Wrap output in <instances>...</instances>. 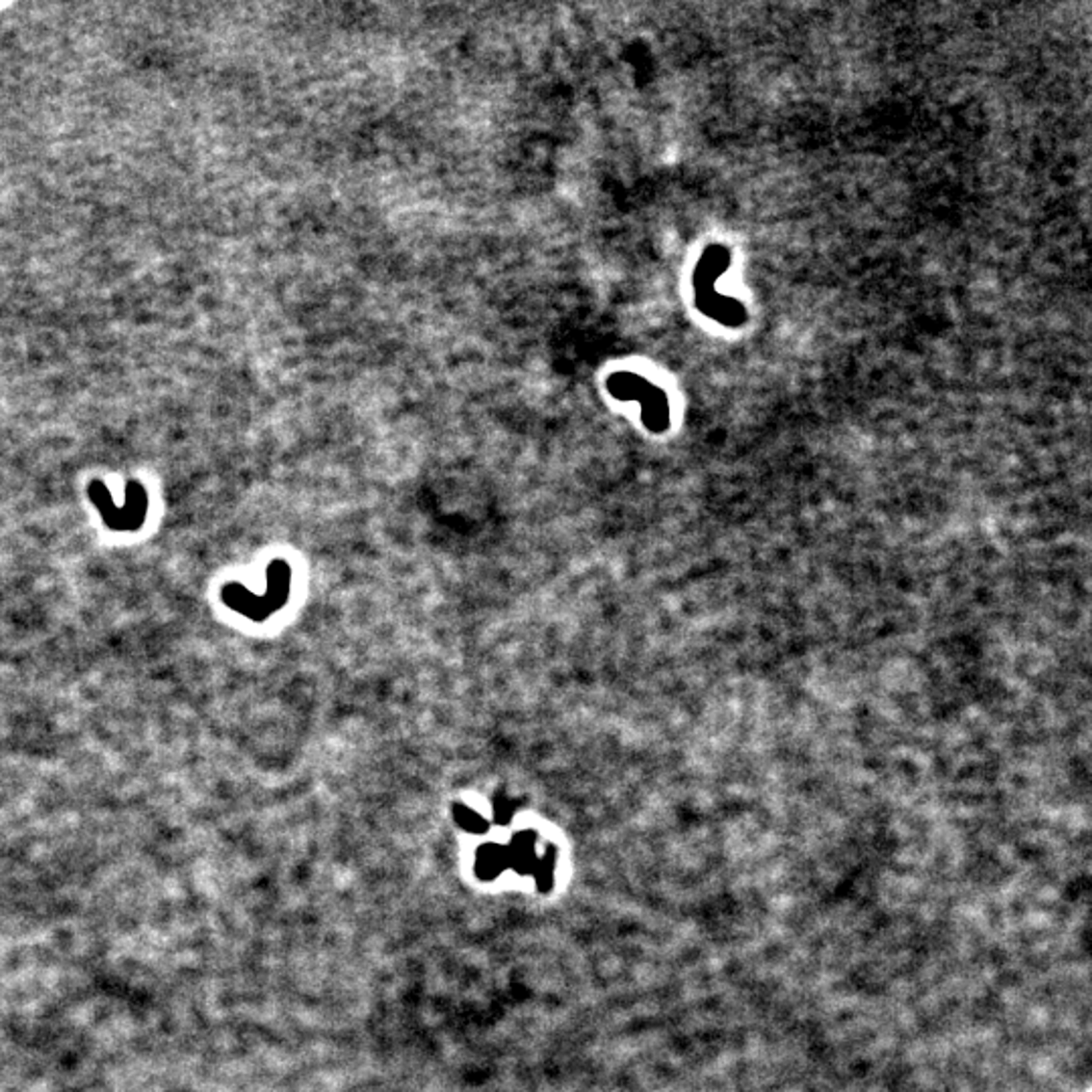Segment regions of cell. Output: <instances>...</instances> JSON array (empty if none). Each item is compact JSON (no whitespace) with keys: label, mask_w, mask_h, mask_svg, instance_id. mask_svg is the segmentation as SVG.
<instances>
[{"label":"cell","mask_w":1092,"mask_h":1092,"mask_svg":"<svg viewBox=\"0 0 1092 1092\" xmlns=\"http://www.w3.org/2000/svg\"><path fill=\"white\" fill-rule=\"evenodd\" d=\"M270 591L263 595V597H255L251 595L246 586H241L239 583H231L227 585L225 589H222V601H225L231 610H237L239 613L247 615L255 621L266 619L270 613H273L279 605L286 603L288 597V589H290V569L286 562L275 560L270 571Z\"/></svg>","instance_id":"cell-1"},{"label":"cell","mask_w":1092,"mask_h":1092,"mask_svg":"<svg viewBox=\"0 0 1092 1092\" xmlns=\"http://www.w3.org/2000/svg\"><path fill=\"white\" fill-rule=\"evenodd\" d=\"M88 496L95 504V508L101 512L106 526L112 531H138L144 524L148 498L144 488L138 481H130L126 490V506H116L108 488L101 481H91L88 485Z\"/></svg>","instance_id":"cell-2"}]
</instances>
